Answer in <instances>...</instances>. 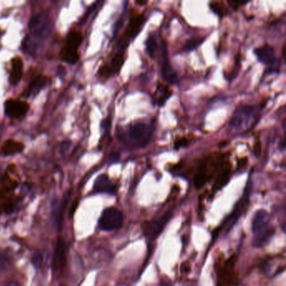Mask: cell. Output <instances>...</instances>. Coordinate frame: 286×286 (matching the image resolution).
I'll use <instances>...</instances> for the list:
<instances>
[{"mask_svg":"<svg viewBox=\"0 0 286 286\" xmlns=\"http://www.w3.org/2000/svg\"><path fill=\"white\" fill-rule=\"evenodd\" d=\"M153 134L152 126L136 121L129 123L126 130L120 134V139L131 147H145L149 144Z\"/></svg>","mask_w":286,"mask_h":286,"instance_id":"1","label":"cell"},{"mask_svg":"<svg viewBox=\"0 0 286 286\" xmlns=\"http://www.w3.org/2000/svg\"><path fill=\"white\" fill-rule=\"evenodd\" d=\"M270 216L267 211L261 209L257 211L252 221V231L254 232V239L253 245L261 247L272 237L275 229L270 227Z\"/></svg>","mask_w":286,"mask_h":286,"instance_id":"2","label":"cell"},{"mask_svg":"<svg viewBox=\"0 0 286 286\" xmlns=\"http://www.w3.org/2000/svg\"><path fill=\"white\" fill-rule=\"evenodd\" d=\"M259 110L253 105H240L233 113L229 125L232 128L240 129L254 125V122L258 119Z\"/></svg>","mask_w":286,"mask_h":286,"instance_id":"3","label":"cell"},{"mask_svg":"<svg viewBox=\"0 0 286 286\" xmlns=\"http://www.w3.org/2000/svg\"><path fill=\"white\" fill-rule=\"evenodd\" d=\"M82 34L78 30L70 31L60 52V57L65 62L75 64L78 60V48L82 42Z\"/></svg>","mask_w":286,"mask_h":286,"instance_id":"4","label":"cell"},{"mask_svg":"<svg viewBox=\"0 0 286 286\" xmlns=\"http://www.w3.org/2000/svg\"><path fill=\"white\" fill-rule=\"evenodd\" d=\"M123 222V213L116 207H109L102 213L98 220L99 229L105 232H112L119 229Z\"/></svg>","mask_w":286,"mask_h":286,"instance_id":"5","label":"cell"},{"mask_svg":"<svg viewBox=\"0 0 286 286\" xmlns=\"http://www.w3.org/2000/svg\"><path fill=\"white\" fill-rule=\"evenodd\" d=\"M50 29L49 15L41 13L33 16L29 24V30L32 39H44L47 37Z\"/></svg>","mask_w":286,"mask_h":286,"instance_id":"6","label":"cell"},{"mask_svg":"<svg viewBox=\"0 0 286 286\" xmlns=\"http://www.w3.org/2000/svg\"><path fill=\"white\" fill-rule=\"evenodd\" d=\"M30 109V105L25 101L18 99H8L4 104V111L8 117L17 119L24 117Z\"/></svg>","mask_w":286,"mask_h":286,"instance_id":"7","label":"cell"},{"mask_svg":"<svg viewBox=\"0 0 286 286\" xmlns=\"http://www.w3.org/2000/svg\"><path fill=\"white\" fill-rule=\"evenodd\" d=\"M172 216H173V212L169 211L157 220L151 222L148 225L146 231H145V235L150 239H156V237L161 234V232L163 231L165 227L167 226V224L169 223L170 220L172 219Z\"/></svg>","mask_w":286,"mask_h":286,"instance_id":"8","label":"cell"},{"mask_svg":"<svg viewBox=\"0 0 286 286\" xmlns=\"http://www.w3.org/2000/svg\"><path fill=\"white\" fill-rule=\"evenodd\" d=\"M145 22V18L144 14H134L130 18L124 35L121 39L128 42V39H134V37H136L139 31L141 30Z\"/></svg>","mask_w":286,"mask_h":286,"instance_id":"9","label":"cell"},{"mask_svg":"<svg viewBox=\"0 0 286 286\" xmlns=\"http://www.w3.org/2000/svg\"><path fill=\"white\" fill-rule=\"evenodd\" d=\"M161 73H162L164 80L167 81L170 84H177L179 82L176 71H174L172 65L170 64L169 60L167 57V48L165 47H163V52H162Z\"/></svg>","mask_w":286,"mask_h":286,"instance_id":"10","label":"cell"},{"mask_svg":"<svg viewBox=\"0 0 286 286\" xmlns=\"http://www.w3.org/2000/svg\"><path fill=\"white\" fill-rule=\"evenodd\" d=\"M254 55L256 56L259 62L263 63L265 65L272 66L277 61L276 51L274 49V47L269 45H265L254 50Z\"/></svg>","mask_w":286,"mask_h":286,"instance_id":"11","label":"cell"},{"mask_svg":"<svg viewBox=\"0 0 286 286\" xmlns=\"http://www.w3.org/2000/svg\"><path fill=\"white\" fill-rule=\"evenodd\" d=\"M65 244L62 240L60 239L57 243L55 249L54 257L52 260V268L54 272H59L65 265Z\"/></svg>","mask_w":286,"mask_h":286,"instance_id":"12","label":"cell"},{"mask_svg":"<svg viewBox=\"0 0 286 286\" xmlns=\"http://www.w3.org/2000/svg\"><path fill=\"white\" fill-rule=\"evenodd\" d=\"M93 189L98 193L114 194L116 191L114 184L106 174H101L97 178Z\"/></svg>","mask_w":286,"mask_h":286,"instance_id":"13","label":"cell"},{"mask_svg":"<svg viewBox=\"0 0 286 286\" xmlns=\"http://www.w3.org/2000/svg\"><path fill=\"white\" fill-rule=\"evenodd\" d=\"M49 80L47 76H36V78L30 82V85L26 88V90L23 93V96L25 97V98H30L31 96L38 94L43 89L44 87L48 84Z\"/></svg>","mask_w":286,"mask_h":286,"instance_id":"14","label":"cell"},{"mask_svg":"<svg viewBox=\"0 0 286 286\" xmlns=\"http://www.w3.org/2000/svg\"><path fill=\"white\" fill-rule=\"evenodd\" d=\"M25 145L22 142L14 139H8L0 148V155L3 156H13L24 150Z\"/></svg>","mask_w":286,"mask_h":286,"instance_id":"15","label":"cell"},{"mask_svg":"<svg viewBox=\"0 0 286 286\" xmlns=\"http://www.w3.org/2000/svg\"><path fill=\"white\" fill-rule=\"evenodd\" d=\"M24 70V62L21 58L19 57L13 58L11 60L10 75H9V81L13 85L19 83L21 79Z\"/></svg>","mask_w":286,"mask_h":286,"instance_id":"16","label":"cell"},{"mask_svg":"<svg viewBox=\"0 0 286 286\" xmlns=\"http://www.w3.org/2000/svg\"><path fill=\"white\" fill-rule=\"evenodd\" d=\"M156 94V101L160 106H162L167 102V99L172 96V92L166 85L159 83Z\"/></svg>","mask_w":286,"mask_h":286,"instance_id":"17","label":"cell"},{"mask_svg":"<svg viewBox=\"0 0 286 286\" xmlns=\"http://www.w3.org/2000/svg\"><path fill=\"white\" fill-rule=\"evenodd\" d=\"M124 62V54L123 52H118L117 54L115 55L113 58L112 63L110 68L108 69L107 71H111L113 73H117L120 71Z\"/></svg>","mask_w":286,"mask_h":286,"instance_id":"18","label":"cell"},{"mask_svg":"<svg viewBox=\"0 0 286 286\" xmlns=\"http://www.w3.org/2000/svg\"><path fill=\"white\" fill-rule=\"evenodd\" d=\"M145 47H146V52L150 56V58H155L156 52L158 49V44L156 42V38L153 35H150L147 40L145 41Z\"/></svg>","mask_w":286,"mask_h":286,"instance_id":"19","label":"cell"},{"mask_svg":"<svg viewBox=\"0 0 286 286\" xmlns=\"http://www.w3.org/2000/svg\"><path fill=\"white\" fill-rule=\"evenodd\" d=\"M203 41H204L203 37H193V38L189 39L184 46V51L187 52H192L201 46L203 43Z\"/></svg>","mask_w":286,"mask_h":286,"instance_id":"20","label":"cell"},{"mask_svg":"<svg viewBox=\"0 0 286 286\" xmlns=\"http://www.w3.org/2000/svg\"><path fill=\"white\" fill-rule=\"evenodd\" d=\"M210 8L215 14H218V16H224V8L222 7L221 4H219L218 3H211Z\"/></svg>","mask_w":286,"mask_h":286,"instance_id":"21","label":"cell"},{"mask_svg":"<svg viewBox=\"0 0 286 286\" xmlns=\"http://www.w3.org/2000/svg\"><path fill=\"white\" fill-rule=\"evenodd\" d=\"M188 144V141L186 139H184V138H181V139H179L177 141L175 142L174 144V148L177 150V149H180L181 147H185Z\"/></svg>","mask_w":286,"mask_h":286,"instance_id":"22","label":"cell"},{"mask_svg":"<svg viewBox=\"0 0 286 286\" xmlns=\"http://www.w3.org/2000/svg\"><path fill=\"white\" fill-rule=\"evenodd\" d=\"M229 3L233 9H237L240 6L248 3V2H238V1H229Z\"/></svg>","mask_w":286,"mask_h":286,"instance_id":"23","label":"cell"},{"mask_svg":"<svg viewBox=\"0 0 286 286\" xmlns=\"http://www.w3.org/2000/svg\"><path fill=\"white\" fill-rule=\"evenodd\" d=\"M6 286H22L20 284L18 283L16 281H11Z\"/></svg>","mask_w":286,"mask_h":286,"instance_id":"24","label":"cell"},{"mask_svg":"<svg viewBox=\"0 0 286 286\" xmlns=\"http://www.w3.org/2000/svg\"><path fill=\"white\" fill-rule=\"evenodd\" d=\"M146 3H147L146 1H145V2H139V1H137L136 2V3H138V4H145Z\"/></svg>","mask_w":286,"mask_h":286,"instance_id":"25","label":"cell"}]
</instances>
